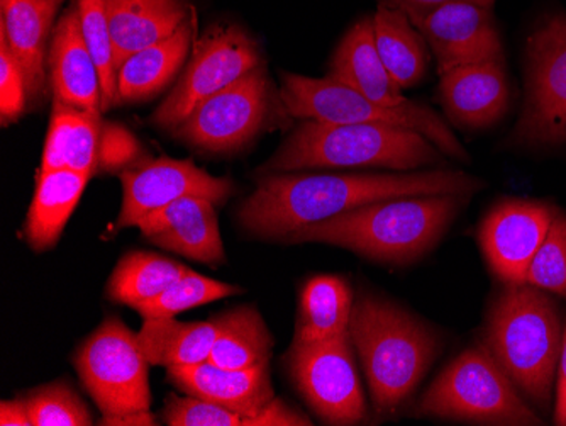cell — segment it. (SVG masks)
<instances>
[{"instance_id":"8992f818","label":"cell","mask_w":566,"mask_h":426,"mask_svg":"<svg viewBox=\"0 0 566 426\" xmlns=\"http://www.w3.org/2000/svg\"><path fill=\"white\" fill-rule=\"evenodd\" d=\"M416 415L476 425H543L483 345L470 346L422 394Z\"/></svg>"},{"instance_id":"8d00e7d4","label":"cell","mask_w":566,"mask_h":426,"mask_svg":"<svg viewBox=\"0 0 566 426\" xmlns=\"http://www.w3.org/2000/svg\"><path fill=\"white\" fill-rule=\"evenodd\" d=\"M313 425L307 416L295 412L282 399L273 397L256 415L243 419V426H307Z\"/></svg>"},{"instance_id":"52a82bcc","label":"cell","mask_w":566,"mask_h":426,"mask_svg":"<svg viewBox=\"0 0 566 426\" xmlns=\"http://www.w3.org/2000/svg\"><path fill=\"white\" fill-rule=\"evenodd\" d=\"M280 97L294 117L333 124H389L415 129L448 157L470 160L448 124L424 104L407 101L396 107L381 106L334 79L302 77L295 73H282Z\"/></svg>"},{"instance_id":"ab89813d","label":"cell","mask_w":566,"mask_h":426,"mask_svg":"<svg viewBox=\"0 0 566 426\" xmlns=\"http://www.w3.org/2000/svg\"><path fill=\"white\" fill-rule=\"evenodd\" d=\"M102 425H119V426H153L155 423V416L149 412L132 413V415L124 416H111V418H102Z\"/></svg>"},{"instance_id":"d6986e66","label":"cell","mask_w":566,"mask_h":426,"mask_svg":"<svg viewBox=\"0 0 566 426\" xmlns=\"http://www.w3.org/2000/svg\"><path fill=\"white\" fill-rule=\"evenodd\" d=\"M440 101L457 126L489 128L509 107V84L502 62L458 66L441 75Z\"/></svg>"},{"instance_id":"7a4b0ae2","label":"cell","mask_w":566,"mask_h":426,"mask_svg":"<svg viewBox=\"0 0 566 426\" xmlns=\"http://www.w3.org/2000/svg\"><path fill=\"white\" fill-rule=\"evenodd\" d=\"M469 197L416 196L378 200L307 225L283 241L333 245L377 262H412L443 238Z\"/></svg>"},{"instance_id":"d6a6232c","label":"cell","mask_w":566,"mask_h":426,"mask_svg":"<svg viewBox=\"0 0 566 426\" xmlns=\"http://www.w3.org/2000/svg\"><path fill=\"white\" fill-rule=\"evenodd\" d=\"M33 426H91V412L81 396L65 383L46 384L25 394Z\"/></svg>"},{"instance_id":"277c9868","label":"cell","mask_w":566,"mask_h":426,"mask_svg":"<svg viewBox=\"0 0 566 426\" xmlns=\"http://www.w3.org/2000/svg\"><path fill=\"white\" fill-rule=\"evenodd\" d=\"M558 304L534 285L507 284L486 316L483 346L534 405L552 403L562 352Z\"/></svg>"},{"instance_id":"484cf974","label":"cell","mask_w":566,"mask_h":426,"mask_svg":"<svg viewBox=\"0 0 566 426\" xmlns=\"http://www.w3.org/2000/svg\"><path fill=\"white\" fill-rule=\"evenodd\" d=\"M352 289L336 276H316L301 292L294 342L301 345L324 343L348 335L352 321Z\"/></svg>"},{"instance_id":"e0dca14e","label":"cell","mask_w":566,"mask_h":426,"mask_svg":"<svg viewBox=\"0 0 566 426\" xmlns=\"http://www.w3.org/2000/svg\"><path fill=\"white\" fill-rule=\"evenodd\" d=\"M168 381L190 396L200 397L243 418L256 415L275 397L270 364L224 368L211 362L167 368Z\"/></svg>"},{"instance_id":"2e32d148","label":"cell","mask_w":566,"mask_h":426,"mask_svg":"<svg viewBox=\"0 0 566 426\" xmlns=\"http://www.w3.org/2000/svg\"><path fill=\"white\" fill-rule=\"evenodd\" d=\"M153 245L211 267L226 262L216 202L189 196L146 215L136 225Z\"/></svg>"},{"instance_id":"4316f807","label":"cell","mask_w":566,"mask_h":426,"mask_svg":"<svg viewBox=\"0 0 566 426\" xmlns=\"http://www.w3.org/2000/svg\"><path fill=\"white\" fill-rule=\"evenodd\" d=\"M218 329L211 321L175 320V316L149 318L138 333L139 345L151 365L178 367L208 362Z\"/></svg>"},{"instance_id":"9c48e42d","label":"cell","mask_w":566,"mask_h":426,"mask_svg":"<svg viewBox=\"0 0 566 426\" xmlns=\"http://www.w3.org/2000/svg\"><path fill=\"white\" fill-rule=\"evenodd\" d=\"M527 95L512 139L566 143V15L546 18L527 41Z\"/></svg>"},{"instance_id":"ffe728a7","label":"cell","mask_w":566,"mask_h":426,"mask_svg":"<svg viewBox=\"0 0 566 426\" xmlns=\"http://www.w3.org/2000/svg\"><path fill=\"white\" fill-rule=\"evenodd\" d=\"M106 123L101 113L78 110L53 98L50 129L40 172L73 170L88 177L101 168Z\"/></svg>"},{"instance_id":"ba28073f","label":"cell","mask_w":566,"mask_h":426,"mask_svg":"<svg viewBox=\"0 0 566 426\" xmlns=\"http://www.w3.org/2000/svg\"><path fill=\"white\" fill-rule=\"evenodd\" d=\"M85 389L106 418L149 412V362L119 318H107L73 357Z\"/></svg>"},{"instance_id":"f1b7e54d","label":"cell","mask_w":566,"mask_h":426,"mask_svg":"<svg viewBox=\"0 0 566 426\" xmlns=\"http://www.w3.org/2000/svg\"><path fill=\"white\" fill-rule=\"evenodd\" d=\"M375 43L390 77L400 89L415 87L426 73L422 34L402 9L380 6L374 15Z\"/></svg>"},{"instance_id":"f546056e","label":"cell","mask_w":566,"mask_h":426,"mask_svg":"<svg viewBox=\"0 0 566 426\" xmlns=\"http://www.w3.org/2000/svg\"><path fill=\"white\" fill-rule=\"evenodd\" d=\"M187 270L182 263L157 253H127L117 262L111 276L107 294L116 303L127 304L135 310L167 291Z\"/></svg>"},{"instance_id":"ac0fdd59","label":"cell","mask_w":566,"mask_h":426,"mask_svg":"<svg viewBox=\"0 0 566 426\" xmlns=\"http://www.w3.org/2000/svg\"><path fill=\"white\" fill-rule=\"evenodd\" d=\"M50 85L53 97L78 110L102 113V89L98 69L88 52L78 9L62 15L51 40Z\"/></svg>"},{"instance_id":"9a60e30c","label":"cell","mask_w":566,"mask_h":426,"mask_svg":"<svg viewBox=\"0 0 566 426\" xmlns=\"http://www.w3.org/2000/svg\"><path fill=\"white\" fill-rule=\"evenodd\" d=\"M556 212L545 202L509 199L485 216L479 231L480 247L501 281L524 282L527 267L545 241Z\"/></svg>"},{"instance_id":"1f68e13d","label":"cell","mask_w":566,"mask_h":426,"mask_svg":"<svg viewBox=\"0 0 566 426\" xmlns=\"http://www.w3.org/2000/svg\"><path fill=\"white\" fill-rule=\"evenodd\" d=\"M240 292H243L240 285L203 278L200 273L189 269L167 291L161 292L158 298L148 303L139 304L135 310L142 314L143 320L175 316L182 311L192 310V308L202 306V304H209L212 301L229 298V295L240 294Z\"/></svg>"},{"instance_id":"5b68a950","label":"cell","mask_w":566,"mask_h":426,"mask_svg":"<svg viewBox=\"0 0 566 426\" xmlns=\"http://www.w3.org/2000/svg\"><path fill=\"white\" fill-rule=\"evenodd\" d=\"M443 155L415 129L307 120L276 149L263 170L285 174L304 168L365 167L403 172L443 164Z\"/></svg>"},{"instance_id":"44dd1931","label":"cell","mask_w":566,"mask_h":426,"mask_svg":"<svg viewBox=\"0 0 566 426\" xmlns=\"http://www.w3.org/2000/svg\"><path fill=\"white\" fill-rule=\"evenodd\" d=\"M63 0H0V40L6 41L24 73L28 94L36 98L46 81L44 59L51 22Z\"/></svg>"},{"instance_id":"603a6c76","label":"cell","mask_w":566,"mask_h":426,"mask_svg":"<svg viewBox=\"0 0 566 426\" xmlns=\"http://www.w3.org/2000/svg\"><path fill=\"white\" fill-rule=\"evenodd\" d=\"M117 72L133 53L174 34L187 21L184 0H104Z\"/></svg>"},{"instance_id":"30bf717a","label":"cell","mask_w":566,"mask_h":426,"mask_svg":"<svg viewBox=\"0 0 566 426\" xmlns=\"http://www.w3.org/2000/svg\"><path fill=\"white\" fill-rule=\"evenodd\" d=\"M353 350L348 333L331 342L292 343L285 357L298 393L327 425H358L367 418Z\"/></svg>"},{"instance_id":"8fae6325","label":"cell","mask_w":566,"mask_h":426,"mask_svg":"<svg viewBox=\"0 0 566 426\" xmlns=\"http://www.w3.org/2000/svg\"><path fill=\"white\" fill-rule=\"evenodd\" d=\"M259 66V46L250 34L237 27L212 28L193 48L182 79L155 111L151 123L161 129L177 128L206 98Z\"/></svg>"},{"instance_id":"d4e9b609","label":"cell","mask_w":566,"mask_h":426,"mask_svg":"<svg viewBox=\"0 0 566 426\" xmlns=\"http://www.w3.org/2000/svg\"><path fill=\"white\" fill-rule=\"evenodd\" d=\"M192 43L189 19L174 34L133 53L117 72L119 103H138L164 91L182 69Z\"/></svg>"},{"instance_id":"cb8c5ba5","label":"cell","mask_w":566,"mask_h":426,"mask_svg":"<svg viewBox=\"0 0 566 426\" xmlns=\"http://www.w3.org/2000/svg\"><path fill=\"white\" fill-rule=\"evenodd\" d=\"M88 179L91 177L81 172H40L24 222V238L34 252H44L55 247Z\"/></svg>"},{"instance_id":"f35d334b","label":"cell","mask_w":566,"mask_h":426,"mask_svg":"<svg viewBox=\"0 0 566 426\" xmlns=\"http://www.w3.org/2000/svg\"><path fill=\"white\" fill-rule=\"evenodd\" d=\"M0 425L2 426H33L30 412L25 406L24 397L4 399L0 405Z\"/></svg>"},{"instance_id":"836d02e7","label":"cell","mask_w":566,"mask_h":426,"mask_svg":"<svg viewBox=\"0 0 566 426\" xmlns=\"http://www.w3.org/2000/svg\"><path fill=\"white\" fill-rule=\"evenodd\" d=\"M524 284L566 298V215L556 212L545 241L527 267Z\"/></svg>"},{"instance_id":"6da1fadb","label":"cell","mask_w":566,"mask_h":426,"mask_svg":"<svg viewBox=\"0 0 566 426\" xmlns=\"http://www.w3.org/2000/svg\"><path fill=\"white\" fill-rule=\"evenodd\" d=\"M485 183L457 170L421 174L269 175L243 200L238 221L256 238H287L378 200L416 196H473Z\"/></svg>"},{"instance_id":"4dcf8cb0","label":"cell","mask_w":566,"mask_h":426,"mask_svg":"<svg viewBox=\"0 0 566 426\" xmlns=\"http://www.w3.org/2000/svg\"><path fill=\"white\" fill-rule=\"evenodd\" d=\"M75 6L81 15L85 43H87L88 52L98 69L102 111H109L111 107L119 104V92H117V66L113 34H111L104 0H76Z\"/></svg>"},{"instance_id":"83f0119b","label":"cell","mask_w":566,"mask_h":426,"mask_svg":"<svg viewBox=\"0 0 566 426\" xmlns=\"http://www.w3.org/2000/svg\"><path fill=\"white\" fill-rule=\"evenodd\" d=\"M218 329L209 362L224 368L269 365L273 336L262 314L253 306H240L212 318Z\"/></svg>"},{"instance_id":"7c38bea8","label":"cell","mask_w":566,"mask_h":426,"mask_svg":"<svg viewBox=\"0 0 566 426\" xmlns=\"http://www.w3.org/2000/svg\"><path fill=\"white\" fill-rule=\"evenodd\" d=\"M270 114V84L262 66L206 98L174 129L189 145L226 154L243 148L262 132Z\"/></svg>"},{"instance_id":"3957f363","label":"cell","mask_w":566,"mask_h":426,"mask_svg":"<svg viewBox=\"0 0 566 426\" xmlns=\"http://www.w3.org/2000/svg\"><path fill=\"white\" fill-rule=\"evenodd\" d=\"M349 340L378 413H394L402 405L441 349L440 336L428 324L371 294L359 295L353 304Z\"/></svg>"},{"instance_id":"e575fe53","label":"cell","mask_w":566,"mask_h":426,"mask_svg":"<svg viewBox=\"0 0 566 426\" xmlns=\"http://www.w3.org/2000/svg\"><path fill=\"white\" fill-rule=\"evenodd\" d=\"M164 419L170 426H243V416L200 397L170 396L165 403Z\"/></svg>"},{"instance_id":"d590c367","label":"cell","mask_w":566,"mask_h":426,"mask_svg":"<svg viewBox=\"0 0 566 426\" xmlns=\"http://www.w3.org/2000/svg\"><path fill=\"white\" fill-rule=\"evenodd\" d=\"M28 84L18 60L6 41L0 40V123L2 126L18 121L28 103Z\"/></svg>"},{"instance_id":"4fadbf2b","label":"cell","mask_w":566,"mask_h":426,"mask_svg":"<svg viewBox=\"0 0 566 426\" xmlns=\"http://www.w3.org/2000/svg\"><path fill=\"white\" fill-rule=\"evenodd\" d=\"M431 44L438 73L458 66L502 62V41L491 8L465 0L436 8H400Z\"/></svg>"},{"instance_id":"60d3db41","label":"cell","mask_w":566,"mask_h":426,"mask_svg":"<svg viewBox=\"0 0 566 426\" xmlns=\"http://www.w3.org/2000/svg\"><path fill=\"white\" fill-rule=\"evenodd\" d=\"M399 8H436V6L448 4V2H458V0H396ZM473 4L485 6L492 8L494 0H465Z\"/></svg>"},{"instance_id":"7402d4cb","label":"cell","mask_w":566,"mask_h":426,"mask_svg":"<svg viewBox=\"0 0 566 426\" xmlns=\"http://www.w3.org/2000/svg\"><path fill=\"white\" fill-rule=\"evenodd\" d=\"M329 77L355 89L381 106L407 103L402 89L385 69L375 43L374 18H365L345 34L331 62Z\"/></svg>"},{"instance_id":"74e56055","label":"cell","mask_w":566,"mask_h":426,"mask_svg":"<svg viewBox=\"0 0 566 426\" xmlns=\"http://www.w3.org/2000/svg\"><path fill=\"white\" fill-rule=\"evenodd\" d=\"M555 423L566 425V326L563 330L562 352L556 371Z\"/></svg>"},{"instance_id":"5bb4252c","label":"cell","mask_w":566,"mask_h":426,"mask_svg":"<svg viewBox=\"0 0 566 426\" xmlns=\"http://www.w3.org/2000/svg\"><path fill=\"white\" fill-rule=\"evenodd\" d=\"M123 208L117 216V230L136 227L146 215L182 197H206L222 202L231 196L233 183L212 177L190 160L158 158L120 174Z\"/></svg>"}]
</instances>
